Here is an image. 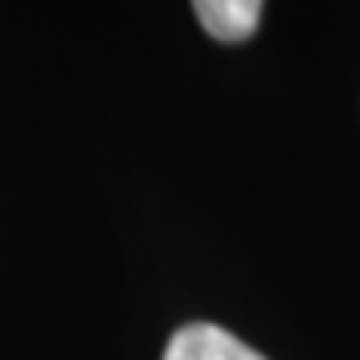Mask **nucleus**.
Listing matches in <instances>:
<instances>
[{
  "instance_id": "f257e3e1",
  "label": "nucleus",
  "mask_w": 360,
  "mask_h": 360,
  "mask_svg": "<svg viewBox=\"0 0 360 360\" xmlns=\"http://www.w3.org/2000/svg\"><path fill=\"white\" fill-rule=\"evenodd\" d=\"M165 360H264L257 348L236 340L217 324H184L172 333L165 348Z\"/></svg>"
},
{
  "instance_id": "f03ea898",
  "label": "nucleus",
  "mask_w": 360,
  "mask_h": 360,
  "mask_svg": "<svg viewBox=\"0 0 360 360\" xmlns=\"http://www.w3.org/2000/svg\"><path fill=\"white\" fill-rule=\"evenodd\" d=\"M196 20L212 40H224V44H236V40H248L260 25V8L264 0H193Z\"/></svg>"
}]
</instances>
